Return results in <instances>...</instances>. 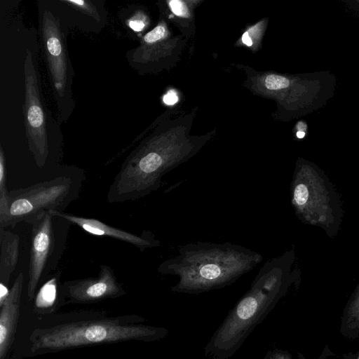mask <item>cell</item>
Instances as JSON below:
<instances>
[{
    "mask_svg": "<svg viewBox=\"0 0 359 359\" xmlns=\"http://www.w3.org/2000/svg\"><path fill=\"white\" fill-rule=\"evenodd\" d=\"M19 241L18 234L0 229V282L6 285L17 266Z\"/></svg>",
    "mask_w": 359,
    "mask_h": 359,
    "instance_id": "13",
    "label": "cell"
},
{
    "mask_svg": "<svg viewBox=\"0 0 359 359\" xmlns=\"http://www.w3.org/2000/svg\"><path fill=\"white\" fill-rule=\"evenodd\" d=\"M280 258L269 259L259 269L250 289L229 311L205 346L212 359H227L268 315L279 297L283 281Z\"/></svg>",
    "mask_w": 359,
    "mask_h": 359,
    "instance_id": "4",
    "label": "cell"
},
{
    "mask_svg": "<svg viewBox=\"0 0 359 359\" xmlns=\"http://www.w3.org/2000/svg\"><path fill=\"white\" fill-rule=\"evenodd\" d=\"M163 100L166 104L172 105L177 102L178 97L175 91L170 90L163 96Z\"/></svg>",
    "mask_w": 359,
    "mask_h": 359,
    "instance_id": "21",
    "label": "cell"
},
{
    "mask_svg": "<svg viewBox=\"0 0 359 359\" xmlns=\"http://www.w3.org/2000/svg\"><path fill=\"white\" fill-rule=\"evenodd\" d=\"M10 293V289L8 285L0 282V304L7 298Z\"/></svg>",
    "mask_w": 359,
    "mask_h": 359,
    "instance_id": "22",
    "label": "cell"
},
{
    "mask_svg": "<svg viewBox=\"0 0 359 359\" xmlns=\"http://www.w3.org/2000/svg\"><path fill=\"white\" fill-rule=\"evenodd\" d=\"M262 260L261 254L231 242L197 241L180 246L177 255L159 264L158 271L178 277L171 291L199 294L233 283Z\"/></svg>",
    "mask_w": 359,
    "mask_h": 359,
    "instance_id": "2",
    "label": "cell"
},
{
    "mask_svg": "<svg viewBox=\"0 0 359 359\" xmlns=\"http://www.w3.org/2000/svg\"><path fill=\"white\" fill-rule=\"evenodd\" d=\"M304 136H305V132L304 131L299 130V131L297 132V137L298 138L301 139V138H303Z\"/></svg>",
    "mask_w": 359,
    "mask_h": 359,
    "instance_id": "25",
    "label": "cell"
},
{
    "mask_svg": "<svg viewBox=\"0 0 359 359\" xmlns=\"http://www.w3.org/2000/svg\"><path fill=\"white\" fill-rule=\"evenodd\" d=\"M41 35L53 85L57 95L62 97L67 81V57L59 21L47 10L42 15Z\"/></svg>",
    "mask_w": 359,
    "mask_h": 359,
    "instance_id": "9",
    "label": "cell"
},
{
    "mask_svg": "<svg viewBox=\"0 0 359 359\" xmlns=\"http://www.w3.org/2000/svg\"><path fill=\"white\" fill-rule=\"evenodd\" d=\"M242 41L248 46H251L252 45V41L250 39L248 32H245L243 34V36H242Z\"/></svg>",
    "mask_w": 359,
    "mask_h": 359,
    "instance_id": "23",
    "label": "cell"
},
{
    "mask_svg": "<svg viewBox=\"0 0 359 359\" xmlns=\"http://www.w3.org/2000/svg\"><path fill=\"white\" fill-rule=\"evenodd\" d=\"M81 184L79 176L62 175L9 191L8 212L0 219V229L14 226L21 222L31 224L46 212H65L79 197Z\"/></svg>",
    "mask_w": 359,
    "mask_h": 359,
    "instance_id": "5",
    "label": "cell"
},
{
    "mask_svg": "<svg viewBox=\"0 0 359 359\" xmlns=\"http://www.w3.org/2000/svg\"><path fill=\"white\" fill-rule=\"evenodd\" d=\"M72 224L77 225L90 234L107 236L131 244L144 251L147 248L158 247L160 241L154 233L149 231H144L140 236L109 226L97 219L76 216L65 212L53 211Z\"/></svg>",
    "mask_w": 359,
    "mask_h": 359,
    "instance_id": "11",
    "label": "cell"
},
{
    "mask_svg": "<svg viewBox=\"0 0 359 359\" xmlns=\"http://www.w3.org/2000/svg\"><path fill=\"white\" fill-rule=\"evenodd\" d=\"M166 30L163 25L159 24L152 30L144 35L142 42L150 43L163 39L165 36Z\"/></svg>",
    "mask_w": 359,
    "mask_h": 359,
    "instance_id": "17",
    "label": "cell"
},
{
    "mask_svg": "<svg viewBox=\"0 0 359 359\" xmlns=\"http://www.w3.org/2000/svg\"><path fill=\"white\" fill-rule=\"evenodd\" d=\"M66 304H93L118 298L127 292L118 281L112 269L102 264L97 278L67 280L62 284Z\"/></svg>",
    "mask_w": 359,
    "mask_h": 359,
    "instance_id": "8",
    "label": "cell"
},
{
    "mask_svg": "<svg viewBox=\"0 0 359 359\" xmlns=\"http://www.w3.org/2000/svg\"><path fill=\"white\" fill-rule=\"evenodd\" d=\"M24 72L26 133L29 149L37 166L41 168L46 165L48 156L46 117L41 100L36 70L32 55L29 50L26 53Z\"/></svg>",
    "mask_w": 359,
    "mask_h": 359,
    "instance_id": "7",
    "label": "cell"
},
{
    "mask_svg": "<svg viewBox=\"0 0 359 359\" xmlns=\"http://www.w3.org/2000/svg\"><path fill=\"white\" fill-rule=\"evenodd\" d=\"M265 359H284V358H283V357H282L279 355H277V354L273 355L272 356H269V355L268 353L267 355L266 356Z\"/></svg>",
    "mask_w": 359,
    "mask_h": 359,
    "instance_id": "24",
    "label": "cell"
},
{
    "mask_svg": "<svg viewBox=\"0 0 359 359\" xmlns=\"http://www.w3.org/2000/svg\"><path fill=\"white\" fill-rule=\"evenodd\" d=\"M128 26L135 32H141L145 27V20L143 15L137 13L134 15L128 21Z\"/></svg>",
    "mask_w": 359,
    "mask_h": 359,
    "instance_id": "19",
    "label": "cell"
},
{
    "mask_svg": "<svg viewBox=\"0 0 359 359\" xmlns=\"http://www.w3.org/2000/svg\"><path fill=\"white\" fill-rule=\"evenodd\" d=\"M172 11L178 16H187V10L185 4L179 0H172L169 2Z\"/></svg>",
    "mask_w": 359,
    "mask_h": 359,
    "instance_id": "20",
    "label": "cell"
},
{
    "mask_svg": "<svg viewBox=\"0 0 359 359\" xmlns=\"http://www.w3.org/2000/svg\"><path fill=\"white\" fill-rule=\"evenodd\" d=\"M6 160L2 147H0V219L6 215L8 208L9 191L6 187Z\"/></svg>",
    "mask_w": 359,
    "mask_h": 359,
    "instance_id": "14",
    "label": "cell"
},
{
    "mask_svg": "<svg viewBox=\"0 0 359 359\" xmlns=\"http://www.w3.org/2000/svg\"><path fill=\"white\" fill-rule=\"evenodd\" d=\"M24 273L20 272L10 289V293L0 304V359H10L21 317V300Z\"/></svg>",
    "mask_w": 359,
    "mask_h": 359,
    "instance_id": "10",
    "label": "cell"
},
{
    "mask_svg": "<svg viewBox=\"0 0 359 359\" xmlns=\"http://www.w3.org/2000/svg\"><path fill=\"white\" fill-rule=\"evenodd\" d=\"M359 359V358H358Z\"/></svg>",
    "mask_w": 359,
    "mask_h": 359,
    "instance_id": "26",
    "label": "cell"
},
{
    "mask_svg": "<svg viewBox=\"0 0 359 359\" xmlns=\"http://www.w3.org/2000/svg\"><path fill=\"white\" fill-rule=\"evenodd\" d=\"M60 271L52 273L38 288L29 309L35 314L45 315L56 313L67 305L62 294Z\"/></svg>",
    "mask_w": 359,
    "mask_h": 359,
    "instance_id": "12",
    "label": "cell"
},
{
    "mask_svg": "<svg viewBox=\"0 0 359 359\" xmlns=\"http://www.w3.org/2000/svg\"><path fill=\"white\" fill-rule=\"evenodd\" d=\"M264 84L269 90H280L287 87L290 81L283 76L270 74L265 78Z\"/></svg>",
    "mask_w": 359,
    "mask_h": 359,
    "instance_id": "16",
    "label": "cell"
},
{
    "mask_svg": "<svg viewBox=\"0 0 359 359\" xmlns=\"http://www.w3.org/2000/svg\"><path fill=\"white\" fill-rule=\"evenodd\" d=\"M309 198V191L304 184H298L294 189L293 200L298 205L306 203Z\"/></svg>",
    "mask_w": 359,
    "mask_h": 359,
    "instance_id": "18",
    "label": "cell"
},
{
    "mask_svg": "<svg viewBox=\"0 0 359 359\" xmlns=\"http://www.w3.org/2000/svg\"><path fill=\"white\" fill-rule=\"evenodd\" d=\"M133 313L81 309L38 315L28 307L21 313L10 359H26L87 346L124 342H151L168 330L144 324Z\"/></svg>",
    "mask_w": 359,
    "mask_h": 359,
    "instance_id": "1",
    "label": "cell"
},
{
    "mask_svg": "<svg viewBox=\"0 0 359 359\" xmlns=\"http://www.w3.org/2000/svg\"><path fill=\"white\" fill-rule=\"evenodd\" d=\"M72 224L53 211L43 212L31 224V245L26 300L34 299L39 286L56 270Z\"/></svg>",
    "mask_w": 359,
    "mask_h": 359,
    "instance_id": "6",
    "label": "cell"
},
{
    "mask_svg": "<svg viewBox=\"0 0 359 359\" xmlns=\"http://www.w3.org/2000/svg\"><path fill=\"white\" fill-rule=\"evenodd\" d=\"M201 144L168 136L155 137L137 148L123 162L107 192L109 203L145 197L161 189L163 177L187 161Z\"/></svg>",
    "mask_w": 359,
    "mask_h": 359,
    "instance_id": "3",
    "label": "cell"
},
{
    "mask_svg": "<svg viewBox=\"0 0 359 359\" xmlns=\"http://www.w3.org/2000/svg\"><path fill=\"white\" fill-rule=\"evenodd\" d=\"M63 1L69 4L76 9L93 17L97 20H100L98 12L95 6L90 1L85 0H64Z\"/></svg>",
    "mask_w": 359,
    "mask_h": 359,
    "instance_id": "15",
    "label": "cell"
}]
</instances>
